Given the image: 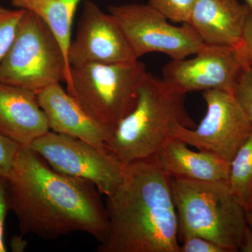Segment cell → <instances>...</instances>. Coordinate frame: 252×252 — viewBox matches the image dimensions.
Returning <instances> with one entry per match:
<instances>
[{
  "mask_svg": "<svg viewBox=\"0 0 252 252\" xmlns=\"http://www.w3.org/2000/svg\"><path fill=\"white\" fill-rule=\"evenodd\" d=\"M9 210L21 235L55 240L83 232L99 243L109 234L100 192L89 181L59 173L30 147H21L6 177Z\"/></svg>",
  "mask_w": 252,
  "mask_h": 252,
  "instance_id": "1",
  "label": "cell"
},
{
  "mask_svg": "<svg viewBox=\"0 0 252 252\" xmlns=\"http://www.w3.org/2000/svg\"><path fill=\"white\" fill-rule=\"evenodd\" d=\"M105 206L109 234L97 252H180L170 177L155 157L126 165Z\"/></svg>",
  "mask_w": 252,
  "mask_h": 252,
  "instance_id": "2",
  "label": "cell"
},
{
  "mask_svg": "<svg viewBox=\"0 0 252 252\" xmlns=\"http://www.w3.org/2000/svg\"><path fill=\"white\" fill-rule=\"evenodd\" d=\"M186 95L148 72L135 107L111 131L106 148L124 166L155 157L178 127H194Z\"/></svg>",
  "mask_w": 252,
  "mask_h": 252,
  "instance_id": "3",
  "label": "cell"
},
{
  "mask_svg": "<svg viewBox=\"0 0 252 252\" xmlns=\"http://www.w3.org/2000/svg\"><path fill=\"white\" fill-rule=\"evenodd\" d=\"M178 220L179 240L203 237L224 249L238 252L248 225L247 210L227 182H198L170 178Z\"/></svg>",
  "mask_w": 252,
  "mask_h": 252,
  "instance_id": "4",
  "label": "cell"
},
{
  "mask_svg": "<svg viewBox=\"0 0 252 252\" xmlns=\"http://www.w3.org/2000/svg\"><path fill=\"white\" fill-rule=\"evenodd\" d=\"M147 74L145 64L139 59L112 64L72 66L66 91L110 133L135 107L139 90Z\"/></svg>",
  "mask_w": 252,
  "mask_h": 252,
  "instance_id": "5",
  "label": "cell"
},
{
  "mask_svg": "<svg viewBox=\"0 0 252 252\" xmlns=\"http://www.w3.org/2000/svg\"><path fill=\"white\" fill-rule=\"evenodd\" d=\"M70 81V67L56 38L40 18L26 11L16 39L0 62V82L37 93Z\"/></svg>",
  "mask_w": 252,
  "mask_h": 252,
  "instance_id": "6",
  "label": "cell"
},
{
  "mask_svg": "<svg viewBox=\"0 0 252 252\" xmlns=\"http://www.w3.org/2000/svg\"><path fill=\"white\" fill-rule=\"evenodd\" d=\"M109 12L137 59L155 52L167 55L172 61L185 59L196 54L205 44L188 23L170 24L148 4L111 6Z\"/></svg>",
  "mask_w": 252,
  "mask_h": 252,
  "instance_id": "7",
  "label": "cell"
},
{
  "mask_svg": "<svg viewBox=\"0 0 252 252\" xmlns=\"http://www.w3.org/2000/svg\"><path fill=\"white\" fill-rule=\"evenodd\" d=\"M56 172L91 182L106 197L123 180L125 166L109 152L49 130L30 145Z\"/></svg>",
  "mask_w": 252,
  "mask_h": 252,
  "instance_id": "8",
  "label": "cell"
},
{
  "mask_svg": "<svg viewBox=\"0 0 252 252\" xmlns=\"http://www.w3.org/2000/svg\"><path fill=\"white\" fill-rule=\"evenodd\" d=\"M206 114L195 128L185 126L173 137L230 162L252 132V124L229 91H203Z\"/></svg>",
  "mask_w": 252,
  "mask_h": 252,
  "instance_id": "9",
  "label": "cell"
},
{
  "mask_svg": "<svg viewBox=\"0 0 252 252\" xmlns=\"http://www.w3.org/2000/svg\"><path fill=\"white\" fill-rule=\"evenodd\" d=\"M250 62L240 46L204 44L192 59L172 61L162 71V79L187 94L195 91L222 90L232 93L235 81Z\"/></svg>",
  "mask_w": 252,
  "mask_h": 252,
  "instance_id": "10",
  "label": "cell"
},
{
  "mask_svg": "<svg viewBox=\"0 0 252 252\" xmlns=\"http://www.w3.org/2000/svg\"><path fill=\"white\" fill-rule=\"evenodd\" d=\"M138 60L119 25L97 4L86 1L79 29L68 52L70 67L83 64H112Z\"/></svg>",
  "mask_w": 252,
  "mask_h": 252,
  "instance_id": "11",
  "label": "cell"
},
{
  "mask_svg": "<svg viewBox=\"0 0 252 252\" xmlns=\"http://www.w3.org/2000/svg\"><path fill=\"white\" fill-rule=\"evenodd\" d=\"M36 94L50 130L80 139L99 150L108 152L106 142L109 131L91 118L61 83L47 86Z\"/></svg>",
  "mask_w": 252,
  "mask_h": 252,
  "instance_id": "12",
  "label": "cell"
},
{
  "mask_svg": "<svg viewBox=\"0 0 252 252\" xmlns=\"http://www.w3.org/2000/svg\"><path fill=\"white\" fill-rule=\"evenodd\" d=\"M37 94L19 86L0 82V133L21 147H29L49 131Z\"/></svg>",
  "mask_w": 252,
  "mask_h": 252,
  "instance_id": "13",
  "label": "cell"
},
{
  "mask_svg": "<svg viewBox=\"0 0 252 252\" xmlns=\"http://www.w3.org/2000/svg\"><path fill=\"white\" fill-rule=\"evenodd\" d=\"M251 12L239 0H197L188 24L205 44L240 46Z\"/></svg>",
  "mask_w": 252,
  "mask_h": 252,
  "instance_id": "14",
  "label": "cell"
},
{
  "mask_svg": "<svg viewBox=\"0 0 252 252\" xmlns=\"http://www.w3.org/2000/svg\"><path fill=\"white\" fill-rule=\"evenodd\" d=\"M155 158L170 178L228 182L230 162L207 151L191 150L185 142L175 137L169 140Z\"/></svg>",
  "mask_w": 252,
  "mask_h": 252,
  "instance_id": "15",
  "label": "cell"
},
{
  "mask_svg": "<svg viewBox=\"0 0 252 252\" xmlns=\"http://www.w3.org/2000/svg\"><path fill=\"white\" fill-rule=\"evenodd\" d=\"M82 0H11L17 9L31 11L42 20L61 45L68 65L74 15ZM70 67V66H69Z\"/></svg>",
  "mask_w": 252,
  "mask_h": 252,
  "instance_id": "16",
  "label": "cell"
},
{
  "mask_svg": "<svg viewBox=\"0 0 252 252\" xmlns=\"http://www.w3.org/2000/svg\"><path fill=\"white\" fill-rule=\"evenodd\" d=\"M228 185L246 210L252 197V132L230 160Z\"/></svg>",
  "mask_w": 252,
  "mask_h": 252,
  "instance_id": "17",
  "label": "cell"
},
{
  "mask_svg": "<svg viewBox=\"0 0 252 252\" xmlns=\"http://www.w3.org/2000/svg\"><path fill=\"white\" fill-rule=\"evenodd\" d=\"M26 11L0 6V62L12 46Z\"/></svg>",
  "mask_w": 252,
  "mask_h": 252,
  "instance_id": "18",
  "label": "cell"
},
{
  "mask_svg": "<svg viewBox=\"0 0 252 252\" xmlns=\"http://www.w3.org/2000/svg\"><path fill=\"white\" fill-rule=\"evenodd\" d=\"M197 0H149L148 4L174 23H188Z\"/></svg>",
  "mask_w": 252,
  "mask_h": 252,
  "instance_id": "19",
  "label": "cell"
},
{
  "mask_svg": "<svg viewBox=\"0 0 252 252\" xmlns=\"http://www.w3.org/2000/svg\"><path fill=\"white\" fill-rule=\"evenodd\" d=\"M232 94L252 124V63L249 62L235 81Z\"/></svg>",
  "mask_w": 252,
  "mask_h": 252,
  "instance_id": "20",
  "label": "cell"
},
{
  "mask_svg": "<svg viewBox=\"0 0 252 252\" xmlns=\"http://www.w3.org/2000/svg\"><path fill=\"white\" fill-rule=\"evenodd\" d=\"M21 146L0 133V175L6 177Z\"/></svg>",
  "mask_w": 252,
  "mask_h": 252,
  "instance_id": "21",
  "label": "cell"
},
{
  "mask_svg": "<svg viewBox=\"0 0 252 252\" xmlns=\"http://www.w3.org/2000/svg\"><path fill=\"white\" fill-rule=\"evenodd\" d=\"M181 242L180 252H227L216 243L197 235L187 237Z\"/></svg>",
  "mask_w": 252,
  "mask_h": 252,
  "instance_id": "22",
  "label": "cell"
},
{
  "mask_svg": "<svg viewBox=\"0 0 252 252\" xmlns=\"http://www.w3.org/2000/svg\"><path fill=\"white\" fill-rule=\"evenodd\" d=\"M6 177L0 175V252H6L4 242L5 220L9 211Z\"/></svg>",
  "mask_w": 252,
  "mask_h": 252,
  "instance_id": "23",
  "label": "cell"
},
{
  "mask_svg": "<svg viewBox=\"0 0 252 252\" xmlns=\"http://www.w3.org/2000/svg\"><path fill=\"white\" fill-rule=\"evenodd\" d=\"M242 45L245 49L249 61L252 63V11L249 16L244 28Z\"/></svg>",
  "mask_w": 252,
  "mask_h": 252,
  "instance_id": "24",
  "label": "cell"
},
{
  "mask_svg": "<svg viewBox=\"0 0 252 252\" xmlns=\"http://www.w3.org/2000/svg\"><path fill=\"white\" fill-rule=\"evenodd\" d=\"M239 252H252V226L250 225H247L241 243L238 249Z\"/></svg>",
  "mask_w": 252,
  "mask_h": 252,
  "instance_id": "25",
  "label": "cell"
},
{
  "mask_svg": "<svg viewBox=\"0 0 252 252\" xmlns=\"http://www.w3.org/2000/svg\"><path fill=\"white\" fill-rule=\"evenodd\" d=\"M247 220L248 224L252 226V211H247Z\"/></svg>",
  "mask_w": 252,
  "mask_h": 252,
  "instance_id": "26",
  "label": "cell"
},
{
  "mask_svg": "<svg viewBox=\"0 0 252 252\" xmlns=\"http://www.w3.org/2000/svg\"><path fill=\"white\" fill-rule=\"evenodd\" d=\"M244 3L246 4L249 6L251 11H252V0H243Z\"/></svg>",
  "mask_w": 252,
  "mask_h": 252,
  "instance_id": "27",
  "label": "cell"
},
{
  "mask_svg": "<svg viewBox=\"0 0 252 252\" xmlns=\"http://www.w3.org/2000/svg\"><path fill=\"white\" fill-rule=\"evenodd\" d=\"M246 210L247 211H252V197L248 204V206L246 207Z\"/></svg>",
  "mask_w": 252,
  "mask_h": 252,
  "instance_id": "28",
  "label": "cell"
}]
</instances>
